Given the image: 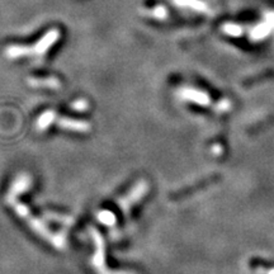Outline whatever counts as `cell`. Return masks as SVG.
Masks as SVG:
<instances>
[]
</instances>
